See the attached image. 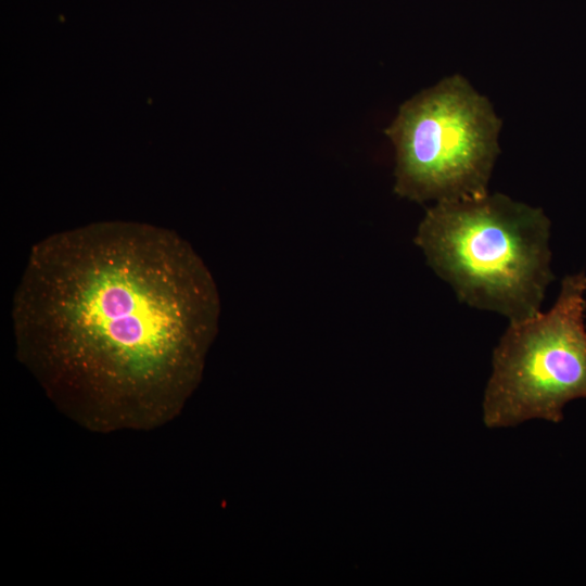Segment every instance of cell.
Wrapping results in <instances>:
<instances>
[{"label": "cell", "instance_id": "cell-1", "mask_svg": "<svg viewBox=\"0 0 586 586\" xmlns=\"http://www.w3.org/2000/svg\"><path fill=\"white\" fill-rule=\"evenodd\" d=\"M18 354L97 431L170 421L217 330L214 279L174 232L101 225L40 242L15 302Z\"/></svg>", "mask_w": 586, "mask_h": 586}, {"label": "cell", "instance_id": "cell-2", "mask_svg": "<svg viewBox=\"0 0 586 586\" xmlns=\"http://www.w3.org/2000/svg\"><path fill=\"white\" fill-rule=\"evenodd\" d=\"M549 235L542 208L487 193L436 202L415 243L461 302L519 321L540 311L553 279Z\"/></svg>", "mask_w": 586, "mask_h": 586}, {"label": "cell", "instance_id": "cell-3", "mask_svg": "<svg viewBox=\"0 0 586 586\" xmlns=\"http://www.w3.org/2000/svg\"><path fill=\"white\" fill-rule=\"evenodd\" d=\"M500 128L488 99L459 74L417 93L384 130L395 149L394 192L417 203L487 194Z\"/></svg>", "mask_w": 586, "mask_h": 586}, {"label": "cell", "instance_id": "cell-4", "mask_svg": "<svg viewBox=\"0 0 586 586\" xmlns=\"http://www.w3.org/2000/svg\"><path fill=\"white\" fill-rule=\"evenodd\" d=\"M586 275L566 276L552 307L510 321L493 353L483 399L487 428L543 419L559 422L564 406L586 398Z\"/></svg>", "mask_w": 586, "mask_h": 586}]
</instances>
